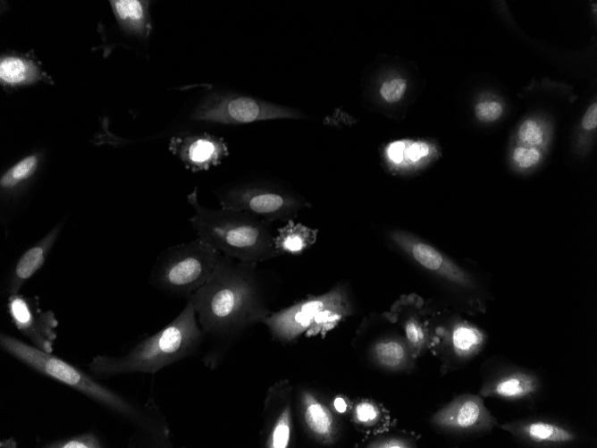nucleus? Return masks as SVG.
<instances>
[{
  "label": "nucleus",
  "instance_id": "obj_1",
  "mask_svg": "<svg viewBox=\"0 0 597 448\" xmlns=\"http://www.w3.org/2000/svg\"><path fill=\"white\" fill-rule=\"evenodd\" d=\"M256 267L223 255L207 282L187 299L204 334L233 335L270 314Z\"/></svg>",
  "mask_w": 597,
  "mask_h": 448
},
{
  "label": "nucleus",
  "instance_id": "obj_2",
  "mask_svg": "<svg viewBox=\"0 0 597 448\" xmlns=\"http://www.w3.org/2000/svg\"><path fill=\"white\" fill-rule=\"evenodd\" d=\"M1 349L34 371L78 391L124 418L148 436L169 442L170 431L156 404H139L98 382L78 367L31 344L1 333Z\"/></svg>",
  "mask_w": 597,
  "mask_h": 448
},
{
  "label": "nucleus",
  "instance_id": "obj_3",
  "mask_svg": "<svg viewBox=\"0 0 597 448\" xmlns=\"http://www.w3.org/2000/svg\"><path fill=\"white\" fill-rule=\"evenodd\" d=\"M204 334L195 307L187 300L181 313L163 329L120 356L96 355L88 368L94 376L101 378L136 372L154 374L193 355Z\"/></svg>",
  "mask_w": 597,
  "mask_h": 448
},
{
  "label": "nucleus",
  "instance_id": "obj_4",
  "mask_svg": "<svg viewBox=\"0 0 597 448\" xmlns=\"http://www.w3.org/2000/svg\"><path fill=\"white\" fill-rule=\"evenodd\" d=\"M188 200L194 209L190 224L198 238L223 255L256 264L278 253L265 220L246 211L205 207L196 190Z\"/></svg>",
  "mask_w": 597,
  "mask_h": 448
},
{
  "label": "nucleus",
  "instance_id": "obj_5",
  "mask_svg": "<svg viewBox=\"0 0 597 448\" xmlns=\"http://www.w3.org/2000/svg\"><path fill=\"white\" fill-rule=\"evenodd\" d=\"M222 256L199 238L171 246L156 258L149 283L167 295L188 299L207 282Z\"/></svg>",
  "mask_w": 597,
  "mask_h": 448
},
{
  "label": "nucleus",
  "instance_id": "obj_6",
  "mask_svg": "<svg viewBox=\"0 0 597 448\" xmlns=\"http://www.w3.org/2000/svg\"><path fill=\"white\" fill-rule=\"evenodd\" d=\"M349 310L343 290L335 288L269 314L261 322L275 339L290 342L303 334L307 336L326 334L349 315Z\"/></svg>",
  "mask_w": 597,
  "mask_h": 448
},
{
  "label": "nucleus",
  "instance_id": "obj_7",
  "mask_svg": "<svg viewBox=\"0 0 597 448\" xmlns=\"http://www.w3.org/2000/svg\"><path fill=\"white\" fill-rule=\"evenodd\" d=\"M221 207L246 211L264 220L284 218L302 203L256 182H240L217 193Z\"/></svg>",
  "mask_w": 597,
  "mask_h": 448
},
{
  "label": "nucleus",
  "instance_id": "obj_8",
  "mask_svg": "<svg viewBox=\"0 0 597 448\" xmlns=\"http://www.w3.org/2000/svg\"><path fill=\"white\" fill-rule=\"evenodd\" d=\"M295 115L289 110L250 97L220 93L210 97L198 111L196 118L222 124H243Z\"/></svg>",
  "mask_w": 597,
  "mask_h": 448
},
{
  "label": "nucleus",
  "instance_id": "obj_9",
  "mask_svg": "<svg viewBox=\"0 0 597 448\" xmlns=\"http://www.w3.org/2000/svg\"><path fill=\"white\" fill-rule=\"evenodd\" d=\"M7 313L13 325L37 349L53 353L58 320L50 309L40 307L38 296H8Z\"/></svg>",
  "mask_w": 597,
  "mask_h": 448
},
{
  "label": "nucleus",
  "instance_id": "obj_10",
  "mask_svg": "<svg viewBox=\"0 0 597 448\" xmlns=\"http://www.w3.org/2000/svg\"><path fill=\"white\" fill-rule=\"evenodd\" d=\"M430 421L441 430L458 435H484L498 426L483 397L472 393L455 397L436 411Z\"/></svg>",
  "mask_w": 597,
  "mask_h": 448
},
{
  "label": "nucleus",
  "instance_id": "obj_11",
  "mask_svg": "<svg viewBox=\"0 0 597 448\" xmlns=\"http://www.w3.org/2000/svg\"><path fill=\"white\" fill-rule=\"evenodd\" d=\"M500 427L521 444L534 447L570 446L582 440L572 427L551 418H526L503 423Z\"/></svg>",
  "mask_w": 597,
  "mask_h": 448
},
{
  "label": "nucleus",
  "instance_id": "obj_12",
  "mask_svg": "<svg viewBox=\"0 0 597 448\" xmlns=\"http://www.w3.org/2000/svg\"><path fill=\"white\" fill-rule=\"evenodd\" d=\"M265 428L262 431L263 446L286 448L292 435L290 387L287 382L269 388L265 401Z\"/></svg>",
  "mask_w": 597,
  "mask_h": 448
},
{
  "label": "nucleus",
  "instance_id": "obj_13",
  "mask_svg": "<svg viewBox=\"0 0 597 448\" xmlns=\"http://www.w3.org/2000/svg\"><path fill=\"white\" fill-rule=\"evenodd\" d=\"M542 389L541 378L533 371L519 368H502L488 376L479 394L507 401H528L535 398Z\"/></svg>",
  "mask_w": 597,
  "mask_h": 448
},
{
  "label": "nucleus",
  "instance_id": "obj_14",
  "mask_svg": "<svg viewBox=\"0 0 597 448\" xmlns=\"http://www.w3.org/2000/svg\"><path fill=\"white\" fill-rule=\"evenodd\" d=\"M391 237L423 267L461 286L472 285L469 275L433 246L399 232Z\"/></svg>",
  "mask_w": 597,
  "mask_h": 448
},
{
  "label": "nucleus",
  "instance_id": "obj_15",
  "mask_svg": "<svg viewBox=\"0 0 597 448\" xmlns=\"http://www.w3.org/2000/svg\"><path fill=\"white\" fill-rule=\"evenodd\" d=\"M170 148L194 170L218 165L229 154L224 139L209 134L173 139Z\"/></svg>",
  "mask_w": 597,
  "mask_h": 448
},
{
  "label": "nucleus",
  "instance_id": "obj_16",
  "mask_svg": "<svg viewBox=\"0 0 597 448\" xmlns=\"http://www.w3.org/2000/svg\"><path fill=\"white\" fill-rule=\"evenodd\" d=\"M63 227V221L54 225L20 257L7 276L5 292L8 296L19 293L21 287L43 266Z\"/></svg>",
  "mask_w": 597,
  "mask_h": 448
},
{
  "label": "nucleus",
  "instance_id": "obj_17",
  "mask_svg": "<svg viewBox=\"0 0 597 448\" xmlns=\"http://www.w3.org/2000/svg\"><path fill=\"white\" fill-rule=\"evenodd\" d=\"M299 409L304 426L310 435L321 444H332L337 434V424L327 405L315 393L301 390Z\"/></svg>",
  "mask_w": 597,
  "mask_h": 448
},
{
  "label": "nucleus",
  "instance_id": "obj_18",
  "mask_svg": "<svg viewBox=\"0 0 597 448\" xmlns=\"http://www.w3.org/2000/svg\"><path fill=\"white\" fill-rule=\"evenodd\" d=\"M448 341L453 356L459 361H467L482 351L487 339L478 327L460 322L454 325Z\"/></svg>",
  "mask_w": 597,
  "mask_h": 448
},
{
  "label": "nucleus",
  "instance_id": "obj_19",
  "mask_svg": "<svg viewBox=\"0 0 597 448\" xmlns=\"http://www.w3.org/2000/svg\"><path fill=\"white\" fill-rule=\"evenodd\" d=\"M373 355L382 367L391 370H405L411 367L413 353L406 340H381L373 348Z\"/></svg>",
  "mask_w": 597,
  "mask_h": 448
},
{
  "label": "nucleus",
  "instance_id": "obj_20",
  "mask_svg": "<svg viewBox=\"0 0 597 448\" xmlns=\"http://www.w3.org/2000/svg\"><path fill=\"white\" fill-rule=\"evenodd\" d=\"M315 238L316 230L290 221L279 230L273 244L277 252L300 254L315 242Z\"/></svg>",
  "mask_w": 597,
  "mask_h": 448
},
{
  "label": "nucleus",
  "instance_id": "obj_21",
  "mask_svg": "<svg viewBox=\"0 0 597 448\" xmlns=\"http://www.w3.org/2000/svg\"><path fill=\"white\" fill-rule=\"evenodd\" d=\"M38 158L36 155H29L8 169L1 177L0 184L3 190H13L29 178L36 171Z\"/></svg>",
  "mask_w": 597,
  "mask_h": 448
},
{
  "label": "nucleus",
  "instance_id": "obj_22",
  "mask_svg": "<svg viewBox=\"0 0 597 448\" xmlns=\"http://www.w3.org/2000/svg\"><path fill=\"white\" fill-rule=\"evenodd\" d=\"M43 447L102 448L105 447V443L97 433L90 431L46 442L43 444Z\"/></svg>",
  "mask_w": 597,
  "mask_h": 448
},
{
  "label": "nucleus",
  "instance_id": "obj_23",
  "mask_svg": "<svg viewBox=\"0 0 597 448\" xmlns=\"http://www.w3.org/2000/svg\"><path fill=\"white\" fill-rule=\"evenodd\" d=\"M406 341L414 356H418L428 345L427 331L421 323L415 319H408L404 325Z\"/></svg>",
  "mask_w": 597,
  "mask_h": 448
},
{
  "label": "nucleus",
  "instance_id": "obj_24",
  "mask_svg": "<svg viewBox=\"0 0 597 448\" xmlns=\"http://www.w3.org/2000/svg\"><path fill=\"white\" fill-rule=\"evenodd\" d=\"M112 3L120 19L139 28L142 26L145 18V10L141 2L137 0H120Z\"/></svg>",
  "mask_w": 597,
  "mask_h": 448
},
{
  "label": "nucleus",
  "instance_id": "obj_25",
  "mask_svg": "<svg viewBox=\"0 0 597 448\" xmlns=\"http://www.w3.org/2000/svg\"><path fill=\"white\" fill-rule=\"evenodd\" d=\"M29 71L28 63L20 58H5L0 64V77L8 83L23 81L28 78Z\"/></svg>",
  "mask_w": 597,
  "mask_h": 448
},
{
  "label": "nucleus",
  "instance_id": "obj_26",
  "mask_svg": "<svg viewBox=\"0 0 597 448\" xmlns=\"http://www.w3.org/2000/svg\"><path fill=\"white\" fill-rule=\"evenodd\" d=\"M406 80L397 78L383 83L380 89L382 97L388 103L398 102L406 91Z\"/></svg>",
  "mask_w": 597,
  "mask_h": 448
},
{
  "label": "nucleus",
  "instance_id": "obj_27",
  "mask_svg": "<svg viewBox=\"0 0 597 448\" xmlns=\"http://www.w3.org/2000/svg\"><path fill=\"white\" fill-rule=\"evenodd\" d=\"M518 137L523 143L536 146L542 141V131L534 121L526 120L519 128Z\"/></svg>",
  "mask_w": 597,
  "mask_h": 448
},
{
  "label": "nucleus",
  "instance_id": "obj_28",
  "mask_svg": "<svg viewBox=\"0 0 597 448\" xmlns=\"http://www.w3.org/2000/svg\"><path fill=\"white\" fill-rule=\"evenodd\" d=\"M475 115L482 122H493L502 114L501 106L493 101L482 102L475 106Z\"/></svg>",
  "mask_w": 597,
  "mask_h": 448
},
{
  "label": "nucleus",
  "instance_id": "obj_29",
  "mask_svg": "<svg viewBox=\"0 0 597 448\" xmlns=\"http://www.w3.org/2000/svg\"><path fill=\"white\" fill-rule=\"evenodd\" d=\"M378 409L371 402H362L355 407L354 416L359 423L370 424L378 418Z\"/></svg>",
  "mask_w": 597,
  "mask_h": 448
},
{
  "label": "nucleus",
  "instance_id": "obj_30",
  "mask_svg": "<svg viewBox=\"0 0 597 448\" xmlns=\"http://www.w3.org/2000/svg\"><path fill=\"white\" fill-rule=\"evenodd\" d=\"M513 158L520 167L527 168L539 161L540 153L534 148L518 147L514 150Z\"/></svg>",
  "mask_w": 597,
  "mask_h": 448
},
{
  "label": "nucleus",
  "instance_id": "obj_31",
  "mask_svg": "<svg viewBox=\"0 0 597 448\" xmlns=\"http://www.w3.org/2000/svg\"><path fill=\"white\" fill-rule=\"evenodd\" d=\"M429 152L430 148L427 143L417 141L408 144V141H406L403 161L407 157L411 162H418L423 157H425Z\"/></svg>",
  "mask_w": 597,
  "mask_h": 448
},
{
  "label": "nucleus",
  "instance_id": "obj_32",
  "mask_svg": "<svg viewBox=\"0 0 597 448\" xmlns=\"http://www.w3.org/2000/svg\"><path fill=\"white\" fill-rule=\"evenodd\" d=\"M405 140H398L391 143L386 148V156L393 164L399 165L403 162Z\"/></svg>",
  "mask_w": 597,
  "mask_h": 448
},
{
  "label": "nucleus",
  "instance_id": "obj_33",
  "mask_svg": "<svg viewBox=\"0 0 597 448\" xmlns=\"http://www.w3.org/2000/svg\"><path fill=\"white\" fill-rule=\"evenodd\" d=\"M411 441L402 437H391L385 440L379 441L371 444V447L380 448H405L414 447Z\"/></svg>",
  "mask_w": 597,
  "mask_h": 448
},
{
  "label": "nucleus",
  "instance_id": "obj_34",
  "mask_svg": "<svg viewBox=\"0 0 597 448\" xmlns=\"http://www.w3.org/2000/svg\"><path fill=\"white\" fill-rule=\"evenodd\" d=\"M582 126L584 130H593L597 126V104H593L582 119Z\"/></svg>",
  "mask_w": 597,
  "mask_h": 448
},
{
  "label": "nucleus",
  "instance_id": "obj_35",
  "mask_svg": "<svg viewBox=\"0 0 597 448\" xmlns=\"http://www.w3.org/2000/svg\"><path fill=\"white\" fill-rule=\"evenodd\" d=\"M333 407L339 413H344L347 410V403L342 397H336L333 401Z\"/></svg>",
  "mask_w": 597,
  "mask_h": 448
},
{
  "label": "nucleus",
  "instance_id": "obj_36",
  "mask_svg": "<svg viewBox=\"0 0 597 448\" xmlns=\"http://www.w3.org/2000/svg\"><path fill=\"white\" fill-rule=\"evenodd\" d=\"M1 447H16L17 444L13 438L5 439L4 442L3 440L0 443Z\"/></svg>",
  "mask_w": 597,
  "mask_h": 448
}]
</instances>
